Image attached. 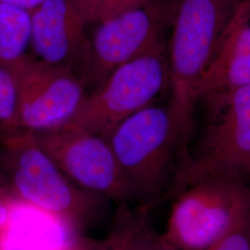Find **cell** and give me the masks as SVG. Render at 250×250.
<instances>
[{"label":"cell","mask_w":250,"mask_h":250,"mask_svg":"<svg viewBox=\"0 0 250 250\" xmlns=\"http://www.w3.org/2000/svg\"><path fill=\"white\" fill-rule=\"evenodd\" d=\"M156 250H176L173 246H171L169 242L167 241L163 235L160 236V239L157 245Z\"/></svg>","instance_id":"obj_20"},{"label":"cell","mask_w":250,"mask_h":250,"mask_svg":"<svg viewBox=\"0 0 250 250\" xmlns=\"http://www.w3.org/2000/svg\"><path fill=\"white\" fill-rule=\"evenodd\" d=\"M35 135L44 151L80 188L116 204L137 202L105 137L72 127Z\"/></svg>","instance_id":"obj_8"},{"label":"cell","mask_w":250,"mask_h":250,"mask_svg":"<svg viewBox=\"0 0 250 250\" xmlns=\"http://www.w3.org/2000/svg\"><path fill=\"white\" fill-rule=\"evenodd\" d=\"M31 11L0 2V67L13 71L30 54Z\"/></svg>","instance_id":"obj_13"},{"label":"cell","mask_w":250,"mask_h":250,"mask_svg":"<svg viewBox=\"0 0 250 250\" xmlns=\"http://www.w3.org/2000/svg\"><path fill=\"white\" fill-rule=\"evenodd\" d=\"M45 0H0L1 3L9 4L14 7H18L21 9H26L32 11L44 3Z\"/></svg>","instance_id":"obj_19"},{"label":"cell","mask_w":250,"mask_h":250,"mask_svg":"<svg viewBox=\"0 0 250 250\" xmlns=\"http://www.w3.org/2000/svg\"><path fill=\"white\" fill-rule=\"evenodd\" d=\"M19 133L16 83L12 72L0 67V140Z\"/></svg>","instance_id":"obj_14"},{"label":"cell","mask_w":250,"mask_h":250,"mask_svg":"<svg viewBox=\"0 0 250 250\" xmlns=\"http://www.w3.org/2000/svg\"><path fill=\"white\" fill-rule=\"evenodd\" d=\"M0 187L15 202L53 216L72 232L99 224L109 202L73 183L30 132L0 140Z\"/></svg>","instance_id":"obj_1"},{"label":"cell","mask_w":250,"mask_h":250,"mask_svg":"<svg viewBox=\"0 0 250 250\" xmlns=\"http://www.w3.org/2000/svg\"><path fill=\"white\" fill-rule=\"evenodd\" d=\"M245 176H246V177L250 176V161L249 162L247 168H246V170H245Z\"/></svg>","instance_id":"obj_21"},{"label":"cell","mask_w":250,"mask_h":250,"mask_svg":"<svg viewBox=\"0 0 250 250\" xmlns=\"http://www.w3.org/2000/svg\"><path fill=\"white\" fill-rule=\"evenodd\" d=\"M245 0H172L168 50L169 107L173 124L189 142L199 83L238 6Z\"/></svg>","instance_id":"obj_2"},{"label":"cell","mask_w":250,"mask_h":250,"mask_svg":"<svg viewBox=\"0 0 250 250\" xmlns=\"http://www.w3.org/2000/svg\"><path fill=\"white\" fill-rule=\"evenodd\" d=\"M87 24H98L146 0H70Z\"/></svg>","instance_id":"obj_15"},{"label":"cell","mask_w":250,"mask_h":250,"mask_svg":"<svg viewBox=\"0 0 250 250\" xmlns=\"http://www.w3.org/2000/svg\"><path fill=\"white\" fill-rule=\"evenodd\" d=\"M250 86V0L235 10L197 90L206 106L234 90Z\"/></svg>","instance_id":"obj_11"},{"label":"cell","mask_w":250,"mask_h":250,"mask_svg":"<svg viewBox=\"0 0 250 250\" xmlns=\"http://www.w3.org/2000/svg\"><path fill=\"white\" fill-rule=\"evenodd\" d=\"M168 83V52L163 43L120 66L99 87L88 92L65 127L82 129L107 139L125 119L150 106Z\"/></svg>","instance_id":"obj_4"},{"label":"cell","mask_w":250,"mask_h":250,"mask_svg":"<svg viewBox=\"0 0 250 250\" xmlns=\"http://www.w3.org/2000/svg\"><path fill=\"white\" fill-rule=\"evenodd\" d=\"M98 241L92 240L81 233H74L62 245L50 250H97Z\"/></svg>","instance_id":"obj_18"},{"label":"cell","mask_w":250,"mask_h":250,"mask_svg":"<svg viewBox=\"0 0 250 250\" xmlns=\"http://www.w3.org/2000/svg\"><path fill=\"white\" fill-rule=\"evenodd\" d=\"M181 191L162 234L176 250H208L250 208L245 176H211Z\"/></svg>","instance_id":"obj_5"},{"label":"cell","mask_w":250,"mask_h":250,"mask_svg":"<svg viewBox=\"0 0 250 250\" xmlns=\"http://www.w3.org/2000/svg\"><path fill=\"white\" fill-rule=\"evenodd\" d=\"M11 72L21 132L41 134L65 127L88 93L74 70L45 65L30 56Z\"/></svg>","instance_id":"obj_9"},{"label":"cell","mask_w":250,"mask_h":250,"mask_svg":"<svg viewBox=\"0 0 250 250\" xmlns=\"http://www.w3.org/2000/svg\"><path fill=\"white\" fill-rule=\"evenodd\" d=\"M16 202L0 187V234L6 232L11 224Z\"/></svg>","instance_id":"obj_17"},{"label":"cell","mask_w":250,"mask_h":250,"mask_svg":"<svg viewBox=\"0 0 250 250\" xmlns=\"http://www.w3.org/2000/svg\"><path fill=\"white\" fill-rule=\"evenodd\" d=\"M107 139L137 202L148 208L162 197L173 171L177 175L176 160L183 166L189 159V142L176 130L169 107H144L116 126Z\"/></svg>","instance_id":"obj_3"},{"label":"cell","mask_w":250,"mask_h":250,"mask_svg":"<svg viewBox=\"0 0 250 250\" xmlns=\"http://www.w3.org/2000/svg\"><path fill=\"white\" fill-rule=\"evenodd\" d=\"M172 0H146L99 22L82 63L79 75L91 91L117 68L165 43Z\"/></svg>","instance_id":"obj_6"},{"label":"cell","mask_w":250,"mask_h":250,"mask_svg":"<svg viewBox=\"0 0 250 250\" xmlns=\"http://www.w3.org/2000/svg\"><path fill=\"white\" fill-rule=\"evenodd\" d=\"M207 250H250V208Z\"/></svg>","instance_id":"obj_16"},{"label":"cell","mask_w":250,"mask_h":250,"mask_svg":"<svg viewBox=\"0 0 250 250\" xmlns=\"http://www.w3.org/2000/svg\"><path fill=\"white\" fill-rule=\"evenodd\" d=\"M87 25L70 0H45L31 11L29 56L38 62L68 67L79 74L88 45Z\"/></svg>","instance_id":"obj_10"},{"label":"cell","mask_w":250,"mask_h":250,"mask_svg":"<svg viewBox=\"0 0 250 250\" xmlns=\"http://www.w3.org/2000/svg\"><path fill=\"white\" fill-rule=\"evenodd\" d=\"M207 107L209 125L197 155L179 170L174 182L178 189L211 176H245L250 161V86L234 90Z\"/></svg>","instance_id":"obj_7"},{"label":"cell","mask_w":250,"mask_h":250,"mask_svg":"<svg viewBox=\"0 0 250 250\" xmlns=\"http://www.w3.org/2000/svg\"><path fill=\"white\" fill-rule=\"evenodd\" d=\"M146 206L117 204L107 235L98 241L97 250H156L160 236L148 219Z\"/></svg>","instance_id":"obj_12"}]
</instances>
